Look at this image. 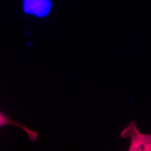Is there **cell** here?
I'll use <instances>...</instances> for the list:
<instances>
[{
    "label": "cell",
    "mask_w": 151,
    "mask_h": 151,
    "mask_svg": "<svg viewBox=\"0 0 151 151\" xmlns=\"http://www.w3.org/2000/svg\"><path fill=\"white\" fill-rule=\"evenodd\" d=\"M6 125H14L20 128V129L23 130L26 134H27L29 137L32 140H35L38 137V134L35 132L27 128L25 126H24L22 124L12 121L0 111V127Z\"/></svg>",
    "instance_id": "3"
},
{
    "label": "cell",
    "mask_w": 151,
    "mask_h": 151,
    "mask_svg": "<svg viewBox=\"0 0 151 151\" xmlns=\"http://www.w3.org/2000/svg\"><path fill=\"white\" fill-rule=\"evenodd\" d=\"M121 136L125 138H131L129 151H151V134H141L134 122H130L122 133Z\"/></svg>",
    "instance_id": "1"
},
{
    "label": "cell",
    "mask_w": 151,
    "mask_h": 151,
    "mask_svg": "<svg viewBox=\"0 0 151 151\" xmlns=\"http://www.w3.org/2000/svg\"><path fill=\"white\" fill-rule=\"evenodd\" d=\"M23 4L26 13L40 17L47 15L51 7L49 0H24Z\"/></svg>",
    "instance_id": "2"
}]
</instances>
